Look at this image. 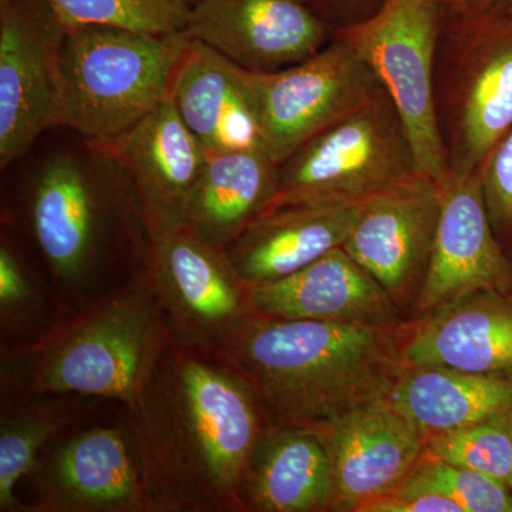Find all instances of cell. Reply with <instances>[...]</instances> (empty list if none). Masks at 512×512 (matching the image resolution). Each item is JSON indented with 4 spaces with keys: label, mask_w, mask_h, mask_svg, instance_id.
Here are the masks:
<instances>
[{
    "label": "cell",
    "mask_w": 512,
    "mask_h": 512,
    "mask_svg": "<svg viewBox=\"0 0 512 512\" xmlns=\"http://www.w3.org/2000/svg\"><path fill=\"white\" fill-rule=\"evenodd\" d=\"M417 174L409 137L383 89L278 165V188L268 210L366 202Z\"/></svg>",
    "instance_id": "obj_5"
},
{
    "label": "cell",
    "mask_w": 512,
    "mask_h": 512,
    "mask_svg": "<svg viewBox=\"0 0 512 512\" xmlns=\"http://www.w3.org/2000/svg\"><path fill=\"white\" fill-rule=\"evenodd\" d=\"M399 328L248 315L214 350L255 390L274 429L316 430L389 400Z\"/></svg>",
    "instance_id": "obj_2"
},
{
    "label": "cell",
    "mask_w": 512,
    "mask_h": 512,
    "mask_svg": "<svg viewBox=\"0 0 512 512\" xmlns=\"http://www.w3.org/2000/svg\"><path fill=\"white\" fill-rule=\"evenodd\" d=\"M170 326L147 271L114 295L52 326L3 362L25 400L83 394L136 407L170 345Z\"/></svg>",
    "instance_id": "obj_3"
},
{
    "label": "cell",
    "mask_w": 512,
    "mask_h": 512,
    "mask_svg": "<svg viewBox=\"0 0 512 512\" xmlns=\"http://www.w3.org/2000/svg\"><path fill=\"white\" fill-rule=\"evenodd\" d=\"M252 315L397 328L402 311L379 282L339 247L271 282L247 284Z\"/></svg>",
    "instance_id": "obj_16"
},
{
    "label": "cell",
    "mask_w": 512,
    "mask_h": 512,
    "mask_svg": "<svg viewBox=\"0 0 512 512\" xmlns=\"http://www.w3.org/2000/svg\"><path fill=\"white\" fill-rule=\"evenodd\" d=\"M359 512H463L460 505L440 494H389L367 501L356 508Z\"/></svg>",
    "instance_id": "obj_31"
},
{
    "label": "cell",
    "mask_w": 512,
    "mask_h": 512,
    "mask_svg": "<svg viewBox=\"0 0 512 512\" xmlns=\"http://www.w3.org/2000/svg\"><path fill=\"white\" fill-rule=\"evenodd\" d=\"M43 498L49 511H153L130 427H94L67 441L46 473Z\"/></svg>",
    "instance_id": "obj_17"
},
{
    "label": "cell",
    "mask_w": 512,
    "mask_h": 512,
    "mask_svg": "<svg viewBox=\"0 0 512 512\" xmlns=\"http://www.w3.org/2000/svg\"><path fill=\"white\" fill-rule=\"evenodd\" d=\"M505 249H507V254L508 256H510V259L512 261V241L510 242V244L507 245V248Z\"/></svg>",
    "instance_id": "obj_33"
},
{
    "label": "cell",
    "mask_w": 512,
    "mask_h": 512,
    "mask_svg": "<svg viewBox=\"0 0 512 512\" xmlns=\"http://www.w3.org/2000/svg\"><path fill=\"white\" fill-rule=\"evenodd\" d=\"M466 66L451 175L481 173L512 128V12L480 18Z\"/></svg>",
    "instance_id": "obj_21"
},
{
    "label": "cell",
    "mask_w": 512,
    "mask_h": 512,
    "mask_svg": "<svg viewBox=\"0 0 512 512\" xmlns=\"http://www.w3.org/2000/svg\"><path fill=\"white\" fill-rule=\"evenodd\" d=\"M366 202L285 205L262 212L227 249L247 284L276 281L343 247Z\"/></svg>",
    "instance_id": "obj_20"
},
{
    "label": "cell",
    "mask_w": 512,
    "mask_h": 512,
    "mask_svg": "<svg viewBox=\"0 0 512 512\" xmlns=\"http://www.w3.org/2000/svg\"><path fill=\"white\" fill-rule=\"evenodd\" d=\"M191 37L114 26L67 29L60 50L62 126L90 144L106 143L170 97Z\"/></svg>",
    "instance_id": "obj_4"
},
{
    "label": "cell",
    "mask_w": 512,
    "mask_h": 512,
    "mask_svg": "<svg viewBox=\"0 0 512 512\" xmlns=\"http://www.w3.org/2000/svg\"><path fill=\"white\" fill-rule=\"evenodd\" d=\"M510 0H461L466 10L471 15H478L480 18L494 12V10L504 8Z\"/></svg>",
    "instance_id": "obj_32"
},
{
    "label": "cell",
    "mask_w": 512,
    "mask_h": 512,
    "mask_svg": "<svg viewBox=\"0 0 512 512\" xmlns=\"http://www.w3.org/2000/svg\"><path fill=\"white\" fill-rule=\"evenodd\" d=\"M245 77L262 146L278 165L383 90L365 60L340 39L301 63L275 72L245 70Z\"/></svg>",
    "instance_id": "obj_7"
},
{
    "label": "cell",
    "mask_w": 512,
    "mask_h": 512,
    "mask_svg": "<svg viewBox=\"0 0 512 512\" xmlns=\"http://www.w3.org/2000/svg\"><path fill=\"white\" fill-rule=\"evenodd\" d=\"M427 434L512 412L511 380L434 367H404L389 396Z\"/></svg>",
    "instance_id": "obj_24"
},
{
    "label": "cell",
    "mask_w": 512,
    "mask_h": 512,
    "mask_svg": "<svg viewBox=\"0 0 512 512\" xmlns=\"http://www.w3.org/2000/svg\"><path fill=\"white\" fill-rule=\"evenodd\" d=\"M33 289L19 259L2 244L0 247V313L3 325L18 320L33 303Z\"/></svg>",
    "instance_id": "obj_30"
},
{
    "label": "cell",
    "mask_w": 512,
    "mask_h": 512,
    "mask_svg": "<svg viewBox=\"0 0 512 512\" xmlns=\"http://www.w3.org/2000/svg\"><path fill=\"white\" fill-rule=\"evenodd\" d=\"M404 367H434L512 382V291H481L399 328Z\"/></svg>",
    "instance_id": "obj_15"
},
{
    "label": "cell",
    "mask_w": 512,
    "mask_h": 512,
    "mask_svg": "<svg viewBox=\"0 0 512 512\" xmlns=\"http://www.w3.org/2000/svg\"><path fill=\"white\" fill-rule=\"evenodd\" d=\"M0 2H5V0H0Z\"/></svg>",
    "instance_id": "obj_36"
},
{
    "label": "cell",
    "mask_w": 512,
    "mask_h": 512,
    "mask_svg": "<svg viewBox=\"0 0 512 512\" xmlns=\"http://www.w3.org/2000/svg\"><path fill=\"white\" fill-rule=\"evenodd\" d=\"M313 431L332 463L336 511H356L394 493L420 463L429 437L389 400L360 407Z\"/></svg>",
    "instance_id": "obj_14"
},
{
    "label": "cell",
    "mask_w": 512,
    "mask_h": 512,
    "mask_svg": "<svg viewBox=\"0 0 512 512\" xmlns=\"http://www.w3.org/2000/svg\"><path fill=\"white\" fill-rule=\"evenodd\" d=\"M188 2L191 3V6L194 5V3L200 2V0H188Z\"/></svg>",
    "instance_id": "obj_35"
},
{
    "label": "cell",
    "mask_w": 512,
    "mask_h": 512,
    "mask_svg": "<svg viewBox=\"0 0 512 512\" xmlns=\"http://www.w3.org/2000/svg\"><path fill=\"white\" fill-rule=\"evenodd\" d=\"M170 99L208 156L264 150L245 70L200 40L188 43Z\"/></svg>",
    "instance_id": "obj_19"
},
{
    "label": "cell",
    "mask_w": 512,
    "mask_h": 512,
    "mask_svg": "<svg viewBox=\"0 0 512 512\" xmlns=\"http://www.w3.org/2000/svg\"><path fill=\"white\" fill-rule=\"evenodd\" d=\"M437 0H386L373 18L340 32L392 99L417 171L444 187L451 177L433 90Z\"/></svg>",
    "instance_id": "obj_6"
},
{
    "label": "cell",
    "mask_w": 512,
    "mask_h": 512,
    "mask_svg": "<svg viewBox=\"0 0 512 512\" xmlns=\"http://www.w3.org/2000/svg\"><path fill=\"white\" fill-rule=\"evenodd\" d=\"M481 174L491 224L507 248L512 241V128L494 148Z\"/></svg>",
    "instance_id": "obj_29"
},
{
    "label": "cell",
    "mask_w": 512,
    "mask_h": 512,
    "mask_svg": "<svg viewBox=\"0 0 512 512\" xmlns=\"http://www.w3.org/2000/svg\"><path fill=\"white\" fill-rule=\"evenodd\" d=\"M66 28L47 0L0 2V167L62 127L60 50Z\"/></svg>",
    "instance_id": "obj_8"
},
{
    "label": "cell",
    "mask_w": 512,
    "mask_h": 512,
    "mask_svg": "<svg viewBox=\"0 0 512 512\" xmlns=\"http://www.w3.org/2000/svg\"><path fill=\"white\" fill-rule=\"evenodd\" d=\"M511 490H512V488H511Z\"/></svg>",
    "instance_id": "obj_37"
},
{
    "label": "cell",
    "mask_w": 512,
    "mask_h": 512,
    "mask_svg": "<svg viewBox=\"0 0 512 512\" xmlns=\"http://www.w3.org/2000/svg\"><path fill=\"white\" fill-rule=\"evenodd\" d=\"M505 9H508L510 10V12H512V0H510V2L507 3V5L504 6Z\"/></svg>",
    "instance_id": "obj_34"
},
{
    "label": "cell",
    "mask_w": 512,
    "mask_h": 512,
    "mask_svg": "<svg viewBox=\"0 0 512 512\" xmlns=\"http://www.w3.org/2000/svg\"><path fill=\"white\" fill-rule=\"evenodd\" d=\"M242 511L313 512L336 508L325 444L311 429H272L256 448L241 487Z\"/></svg>",
    "instance_id": "obj_22"
},
{
    "label": "cell",
    "mask_w": 512,
    "mask_h": 512,
    "mask_svg": "<svg viewBox=\"0 0 512 512\" xmlns=\"http://www.w3.org/2000/svg\"><path fill=\"white\" fill-rule=\"evenodd\" d=\"M28 215L56 281L72 291L86 285L99 258L103 207L82 165L69 157L49 161L33 184Z\"/></svg>",
    "instance_id": "obj_18"
},
{
    "label": "cell",
    "mask_w": 512,
    "mask_h": 512,
    "mask_svg": "<svg viewBox=\"0 0 512 512\" xmlns=\"http://www.w3.org/2000/svg\"><path fill=\"white\" fill-rule=\"evenodd\" d=\"M64 28L114 26L173 35L187 28L188 0H47Z\"/></svg>",
    "instance_id": "obj_27"
},
{
    "label": "cell",
    "mask_w": 512,
    "mask_h": 512,
    "mask_svg": "<svg viewBox=\"0 0 512 512\" xmlns=\"http://www.w3.org/2000/svg\"><path fill=\"white\" fill-rule=\"evenodd\" d=\"M185 32L249 72L301 63L328 42V26L306 0H200Z\"/></svg>",
    "instance_id": "obj_13"
},
{
    "label": "cell",
    "mask_w": 512,
    "mask_h": 512,
    "mask_svg": "<svg viewBox=\"0 0 512 512\" xmlns=\"http://www.w3.org/2000/svg\"><path fill=\"white\" fill-rule=\"evenodd\" d=\"M481 291L511 292L512 261L491 224L483 174L451 175L441 187L439 227L414 312Z\"/></svg>",
    "instance_id": "obj_12"
},
{
    "label": "cell",
    "mask_w": 512,
    "mask_h": 512,
    "mask_svg": "<svg viewBox=\"0 0 512 512\" xmlns=\"http://www.w3.org/2000/svg\"><path fill=\"white\" fill-rule=\"evenodd\" d=\"M392 494L444 495L456 501L463 512H512V491L507 485L427 456Z\"/></svg>",
    "instance_id": "obj_28"
},
{
    "label": "cell",
    "mask_w": 512,
    "mask_h": 512,
    "mask_svg": "<svg viewBox=\"0 0 512 512\" xmlns=\"http://www.w3.org/2000/svg\"><path fill=\"white\" fill-rule=\"evenodd\" d=\"M424 456L477 471L512 488V412L431 433Z\"/></svg>",
    "instance_id": "obj_26"
},
{
    "label": "cell",
    "mask_w": 512,
    "mask_h": 512,
    "mask_svg": "<svg viewBox=\"0 0 512 512\" xmlns=\"http://www.w3.org/2000/svg\"><path fill=\"white\" fill-rule=\"evenodd\" d=\"M130 413L153 511H242L251 458L272 427L217 353L174 336Z\"/></svg>",
    "instance_id": "obj_1"
},
{
    "label": "cell",
    "mask_w": 512,
    "mask_h": 512,
    "mask_svg": "<svg viewBox=\"0 0 512 512\" xmlns=\"http://www.w3.org/2000/svg\"><path fill=\"white\" fill-rule=\"evenodd\" d=\"M278 188V164L264 150L208 156L192 201L188 227L205 241L228 248L268 210Z\"/></svg>",
    "instance_id": "obj_23"
},
{
    "label": "cell",
    "mask_w": 512,
    "mask_h": 512,
    "mask_svg": "<svg viewBox=\"0 0 512 512\" xmlns=\"http://www.w3.org/2000/svg\"><path fill=\"white\" fill-rule=\"evenodd\" d=\"M69 413L62 402L20 404L0 421V511L25 510L16 487L39 467L37 454L64 429Z\"/></svg>",
    "instance_id": "obj_25"
},
{
    "label": "cell",
    "mask_w": 512,
    "mask_h": 512,
    "mask_svg": "<svg viewBox=\"0 0 512 512\" xmlns=\"http://www.w3.org/2000/svg\"><path fill=\"white\" fill-rule=\"evenodd\" d=\"M147 275L163 306L171 335L211 350L251 315L247 282L227 249L190 228L150 237Z\"/></svg>",
    "instance_id": "obj_9"
},
{
    "label": "cell",
    "mask_w": 512,
    "mask_h": 512,
    "mask_svg": "<svg viewBox=\"0 0 512 512\" xmlns=\"http://www.w3.org/2000/svg\"><path fill=\"white\" fill-rule=\"evenodd\" d=\"M440 215V185L417 174L366 201L343 245L402 312L419 299Z\"/></svg>",
    "instance_id": "obj_11"
},
{
    "label": "cell",
    "mask_w": 512,
    "mask_h": 512,
    "mask_svg": "<svg viewBox=\"0 0 512 512\" xmlns=\"http://www.w3.org/2000/svg\"><path fill=\"white\" fill-rule=\"evenodd\" d=\"M92 146L126 175L150 237L188 227L208 154L170 97L126 133Z\"/></svg>",
    "instance_id": "obj_10"
}]
</instances>
